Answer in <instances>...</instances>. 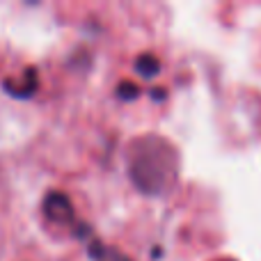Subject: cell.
I'll list each match as a JSON object with an SVG mask.
<instances>
[{"instance_id": "1", "label": "cell", "mask_w": 261, "mask_h": 261, "mask_svg": "<svg viewBox=\"0 0 261 261\" xmlns=\"http://www.w3.org/2000/svg\"><path fill=\"white\" fill-rule=\"evenodd\" d=\"M44 211H46V216L55 222H69L71 220V206H69L67 197L60 195V193H53V195L46 197Z\"/></svg>"}]
</instances>
